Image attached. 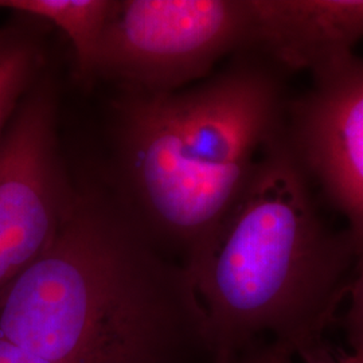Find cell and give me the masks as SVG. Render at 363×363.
<instances>
[{"instance_id":"8","label":"cell","mask_w":363,"mask_h":363,"mask_svg":"<svg viewBox=\"0 0 363 363\" xmlns=\"http://www.w3.org/2000/svg\"><path fill=\"white\" fill-rule=\"evenodd\" d=\"M0 26V142L27 93L48 69L39 19L15 13Z\"/></svg>"},{"instance_id":"12","label":"cell","mask_w":363,"mask_h":363,"mask_svg":"<svg viewBox=\"0 0 363 363\" xmlns=\"http://www.w3.org/2000/svg\"><path fill=\"white\" fill-rule=\"evenodd\" d=\"M308 363H363V349L351 350L350 352L339 357H330L327 352H325L319 358Z\"/></svg>"},{"instance_id":"1","label":"cell","mask_w":363,"mask_h":363,"mask_svg":"<svg viewBox=\"0 0 363 363\" xmlns=\"http://www.w3.org/2000/svg\"><path fill=\"white\" fill-rule=\"evenodd\" d=\"M0 339L21 363H189L208 357L187 271L121 208L77 190L52 245L0 291Z\"/></svg>"},{"instance_id":"11","label":"cell","mask_w":363,"mask_h":363,"mask_svg":"<svg viewBox=\"0 0 363 363\" xmlns=\"http://www.w3.org/2000/svg\"><path fill=\"white\" fill-rule=\"evenodd\" d=\"M294 358L291 354L286 351L268 345V346H261L259 349L249 351L245 355H242L240 359H237L234 363H292Z\"/></svg>"},{"instance_id":"9","label":"cell","mask_w":363,"mask_h":363,"mask_svg":"<svg viewBox=\"0 0 363 363\" xmlns=\"http://www.w3.org/2000/svg\"><path fill=\"white\" fill-rule=\"evenodd\" d=\"M113 0H0V10L60 28L72 43L79 81L94 79L96 58Z\"/></svg>"},{"instance_id":"5","label":"cell","mask_w":363,"mask_h":363,"mask_svg":"<svg viewBox=\"0 0 363 363\" xmlns=\"http://www.w3.org/2000/svg\"><path fill=\"white\" fill-rule=\"evenodd\" d=\"M57 124L58 93L46 69L0 142V291L52 245L77 194Z\"/></svg>"},{"instance_id":"4","label":"cell","mask_w":363,"mask_h":363,"mask_svg":"<svg viewBox=\"0 0 363 363\" xmlns=\"http://www.w3.org/2000/svg\"><path fill=\"white\" fill-rule=\"evenodd\" d=\"M250 42V0H113L94 78L123 91H181L249 52Z\"/></svg>"},{"instance_id":"10","label":"cell","mask_w":363,"mask_h":363,"mask_svg":"<svg viewBox=\"0 0 363 363\" xmlns=\"http://www.w3.org/2000/svg\"><path fill=\"white\" fill-rule=\"evenodd\" d=\"M343 327L351 350L363 349V237L358 241V259L349 298L346 300Z\"/></svg>"},{"instance_id":"2","label":"cell","mask_w":363,"mask_h":363,"mask_svg":"<svg viewBox=\"0 0 363 363\" xmlns=\"http://www.w3.org/2000/svg\"><path fill=\"white\" fill-rule=\"evenodd\" d=\"M286 77L238 52L181 91H123L117 100L116 199L187 273L284 128Z\"/></svg>"},{"instance_id":"3","label":"cell","mask_w":363,"mask_h":363,"mask_svg":"<svg viewBox=\"0 0 363 363\" xmlns=\"http://www.w3.org/2000/svg\"><path fill=\"white\" fill-rule=\"evenodd\" d=\"M357 259V238L325 220L281 130L189 272L211 362L234 363L267 345L306 363L323 355Z\"/></svg>"},{"instance_id":"6","label":"cell","mask_w":363,"mask_h":363,"mask_svg":"<svg viewBox=\"0 0 363 363\" xmlns=\"http://www.w3.org/2000/svg\"><path fill=\"white\" fill-rule=\"evenodd\" d=\"M289 99L284 139L318 196L363 237V60L352 54L315 73Z\"/></svg>"},{"instance_id":"7","label":"cell","mask_w":363,"mask_h":363,"mask_svg":"<svg viewBox=\"0 0 363 363\" xmlns=\"http://www.w3.org/2000/svg\"><path fill=\"white\" fill-rule=\"evenodd\" d=\"M255 52L281 73L311 76L354 54L363 0H250Z\"/></svg>"}]
</instances>
